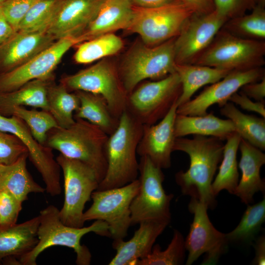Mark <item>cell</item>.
Here are the masks:
<instances>
[{
  "instance_id": "cell-1",
  "label": "cell",
  "mask_w": 265,
  "mask_h": 265,
  "mask_svg": "<svg viewBox=\"0 0 265 265\" xmlns=\"http://www.w3.org/2000/svg\"><path fill=\"white\" fill-rule=\"evenodd\" d=\"M224 146L222 140L212 136L194 135L192 138L175 139L173 151L185 152L190 159L188 169L176 174V182L183 194L196 198L208 209L216 205L212 184L222 159Z\"/></svg>"
},
{
  "instance_id": "cell-2",
  "label": "cell",
  "mask_w": 265,
  "mask_h": 265,
  "mask_svg": "<svg viewBox=\"0 0 265 265\" xmlns=\"http://www.w3.org/2000/svg\"><path fill=\"white\" fill-rule=\"evenodd\" d=\"M39 216L38 242L30 252L21 258L20 265H36V260L39 255L46 249L54 246L73 249L76 254V264L89 265L91 261V254L87 246L81 244V238L91 232L110 237L108 226L103 220H96L87 227H75L64 224L60 219L59 210L52 205L42 210Z\"/></svg>"
},
{
  "instance_id": "cell-3",
  "label": "cell",
  "mask_w": 265,
  "mask_h": 265,
  "mask_svg": "<svg viewBox=\"0 0 265 265\" xmlns=\"http://www.w3.org/2000/svg\"><path fill=\"white\" fill-rule=\"evenodd\" d=\"M108 136L88 121L75 119L68 128L58 127L49 131L45 146L88 165L95 172L100 183L107 169L106 146Z\"/></svg>"
},
{
  "instance_id": "cell-4",
  "label": "cell",
  "mask_w": 265,
  "mask_h": 265,
  "mask_svg": "<svg viewBox=\"0 0 265 265\" xmlns=\"http://www.w3.org/2000/svg\"><path fill=\"white\" fill-rule=\"evenodd\" d=\"M143 130V125L126 109L119 118L116 129L108 136L106 171L97 190L121 187L137 179L139 173L137 148Z\"/></svg>"
},
{
  "instance_id": "cell-5",
  "label": "cell",
  "mask_w": 265,
  "mask_h": 265,
  "mask_svg": "<svg viewBox=\"0 0 265 265\" xmlns=\"http://www.w3.org/2000/svg\"><path fill=\"white\" fill-rule=\"evenodd\" d=\"M175 38L153 46L142 42L130 49L118 68L128 95L144 80H160L175 72Z\"/></svg>"
},
{
  "instance_id": "cell-6",
  "label": "cell",
  "mask_w": 265,
  "mask_h": 265,
  "mask_svg": "<svg viewBox=\"0 0 265 265\" xmlns=\"http://www.w3.org/2000/svg\"><path fill=\"white\" fill-rule=\"evenodd\" d=\"M131 23L126 29L138 34L145 44L153 46L176 37L194 11L181 0L155 8L133 5Z\"/></svg>"
},
{
  "instance_id": "cell-7",
  "label": "cell",
  "mask_w": 265,
  "mask_h": 265,
  "mask_svg": "<svg viewBox=\"0 0 265 265\" xmlns=\"http://www.w3.org/2000/svg\"><path fill=\"white\" fill-rule=\"evenodd\" d=\"M265 41L245 39L222 28L195 64L230 71L262 67L265 63Z\"/></svg>"
},
{
  "instance_id": "cell-8",
  "label": "cell",
  "mask_w": 265,
  "mask_h": 265,
  "mask_svg": "<svg viewBox=\"0 0 265 265\" xmlns=\"http://www.w3.org/2000/svg\"><path fill=\"white\" fill-rule=\"evenodd\" d=\"M181 92L176 72L160 80L141 82L128 95L126 109L143 125H153L167 114Z\"/></svg>"
},
{
  "instance_id": "cell-9",
  "label": "cell",
  "mask_w": 265,
  "mask_h": 265,
  "mask_svg": "<svg viewBox=\"0 0 265 265\" xmlns=\"http://www.w3.org/2000/svg\"><path fill=\"white\" fill-rule=\"evenodd\" d=\"M56 160L64 178V199L59 210L60 219L66 225L83 227L84 207L97 189L99 179L94 170L81 161L60 154Z\"/></svg>"
},
{
  "instance_id": "cell-10",
  "label": "cell",
  "mask_w": 265,
  "mask_h": 265,
  "mask_svg": "<svg viewBox=\"0 0 265 265\" xmlns=\"http://www.w3.org/2000/svg\"><path fill=\"white\" fill-rule=\"evenodd\" d=\"M140 160L139 189L130 207L131 225L149 220L170 223V206L174 195L167 194L163 189L162 169L147 157H141Z\"/></svg>"
},
{
  "instance_id": "cell-11",
  "label": "cell",
  "mask_w": 265,
  "mask_h": 265,
  "mask_svg": "<svg viewBox=\"0 0 265 265\" xmlns=\"http://www.w3.org/2000/svg\"><path fill=\"white\" fill-rule=\"evenodd\" d=\"M60 83L69 91H82L102 96L112 114L120 118L126 110L128 94L118 68L103 59L86 69L63 78Z\"/></svg>"
},
{
  "instance_id": "cell-12",
  "label": "cell",
  "mask_w": 265,
  "mask_h": 265,
  "mask_svg": "<svg viewBox=\"0 0 265 265\" xmlns=\"http://www.w3.org/2000/svg\"><path fill=\"white\" fill-rule=\"evenodd\" d=\"M139 186L137 179L121 187L95 190L91 195L92 205L84 212V221L103 220L113 240L123 239L132 225L130 207Z\"/></svg>"
},
{
  "instance_id": "cell-13",
  "label": "cell",
  "mask_w": 265,
  "mask_h": 265,
  "mask_svg": "<svg viewBox=\"0 0 265 265\" xmlns=\"http://www.w3.org/2000/svg\"><path fill=\"white\" fill-rule=\"evenodd\" d=\"M208 207L197 199L191 197L189 211L194 218L186 239L185 246L188 252L186 265H190L202 254L205 257L201 265H215L227 250L228 240L225 234L217 230L207 214Z\"/></svg>"
},
{
  "instance_id": "cell-14",
  "label": "cell",
  "mask_w": 265,
  "mask_h": 265,
  "mask_svg": "<svg viewBox=\"0 0 265 265\" xmlns=\"http://www.w3.org/2000/svg\"><path fill=\"white\" fill-rule=\"evenodd\" d=\"M80 43L77 37L55 40L23 64L0 75V93L16 90L34 80L53 79V72L69 49Z\"/></svg>"
},
{
  "instance_id": "cell-15",
  "label": "cell",
  "mask_w": 265,
  "mask_h": 265,
  "mask_svg": "<svg viewBox=\"0 0 265 265\" xmlns=\"http://www.w3.org/2000/svg\"><path fill=\"white\" fill-rule=\"evenodd\" d=\"M227 21L215 10L205 15L194 14L175 38L176 64H194Z\"/></svg>"
},
{
  "instance_id": "cell-16",
  "label": "cell",
  "mask_w": 265,
  "mask_h": 265,
  "mask_svg": "<svg viewBox=\"0 0 265 265\" xmlns=\"http://www.w3.org/2000/svg\"><path fill=\"white\" fill-rule=\"evenodd\" d=\"M264 77L265 69L263 67L232 71L220 80L207 87L194 99L178 106L177 114L189 116L205 115L212 106L216 104L222 107L243 85L259 81Z\"/></svg>"
},
{
  "instance_id": "cell-17",
  "label": "cell",
  "mask_w": 265,
  "mask_h": 265,
  "mask_svg": "<svg viewBox=\"0 0 265 265\" xmlns=\"http://www.w3.org/2000/svg\"><path fill=\"white\" fill-rule=\"evenodd\" d=\"M104 0H59L46 32L55 40L78 37L97 16Z\"/></svg>"
},
{
  "instance_id": "cell-18",
  "label": "cell",
  "mask_w": 265,
  "mask_h": 265,
  "mask_svg": "<svg viewBox=\"0 0 265 265\" xmlns=\"http://www.w3.org/2000/svg\"><path fill=\"white\" fill-rule=\"evenodd\" d=\"M177 107L176 103L159 122L143 125L142 135L137 146V155L149 158L161 169L169 168L171 165V155L176 138L175 121Z\"/></svg>"
},
{
  "instance_id": "cell-19",
  "label": "cell",
  "mask_w": 265,
  "mask_h": 265,
  "mask_svg": "<svg viewBox=\"0 0 265 265\" xmlns=\"http://www.w3.org/2000/svg\"><path fill=\"white\" fill-rule=\"evenodd\" d=\"M55 41L46 31H16L0 46V69L2 71L1 74L23 64Z\"/></svg>"
},
{
  "instance_id": "cell-20",
  "label": "cell",
  "mask_w": 265,
  "mask_h": 265,
  "mask_svg": "<svg viewBox=\"0 0 265 265\" xmlns=\"http://www.w3.org/2000/svg\"><path fill=\"white\" fill-rule=\"evenodd\" d=\"M169 223L149 220L140 223L139 227L128 241L114 240L113 248L116 253L109 265H136V262L148 255L154 243Z\"/></svg>"
},
{
  "instance_id": "cell-21",
  "label": "cell",
  "mask_w": 265,
  "mask_h": 265,
  "mask_svg": "<svg viewBox=\"0 0 265 265\" xmlns=\"http://www.w3.org/2000/svg\"><path fill=\"white\" fill-rule=\"evenodd\" d=\"M39 215L23 223L0 226V264L20 265L38 242Z\"/></svg>"
},
{
  "instance_id": "cell-22",
  "label": "cell",
  "mask_w": 265,
  "mask_h": 265,
  "mask_svg": "<svg viewBox=\"0 0 265 265\" xmlns=\"http://www.w3.org/2000/svg\"><path fill=\"white\" fill-rule=\"evenodd\" d=\"M238 149L241 158L238 167L241 177L234 194L246 205L253 202L254 195L259 191L265 193V182L261 178L260 169L265 163L263 151L241 138Z\"/></svg>"
},
{
  "instance_id": "cell-23",
  "label": "cell",
  "mask_w": 265,
  "mask_h": 265,
  "mask_svg": "<svg viewBox=\"0 0 265 265\" xmlns=\"http://www.w3.org/2000/svg\"><path fill=\"white\" fill-rule=\"evenodd\" d=\"M133 8L129 0H104L95 19L77 37L80 43L103 34L126 30L132 18Z\"/></svg>"
},
{
  "instance_id": "cell-24",
  "label": "cell",
  "mask_w": 265,
  "mask_h": 265,
  "mask_svg": "<svg viewBox=\"0 0 265 265\" xmlns=\"http://www.w3.org/2000/svg\"><path fill=\"white\" fill-rule=\"evenodd\" d=\"M235 132L230 119L219 118L212 112L200 116L177 114L175 118L176 138L194 134L215 137L224 141Z\"/></svg>"
},
{
  "instance_id": "cell-25",
  "label": "cell",
  "mask_w": 265,
  "mask_h": 265,
  "mask_svg": "<svg viewBox=\"0 0 265 265\" xmlns=\"http://www.w3.org/2000/svg\"><path fill=\"white\" fill-rule=\"evenodd\" d=\"M231 71L195 64H176L175 72L182 85V92L177 101L178 106L189 101L195 92L202 86L220 80Z\"/></svg>"
},
{
  "instance_id": "cell-26",
  "label": "cell",
  "mask_w": 265,
  "mask_h": 265,
  "mask_svg": "<svg viewBox=\"0 0 265 265\" xmlns=\"http://www.w3.org/2000/svg\"><path fill=\"white\" fill-rule=\"evenodd\" d=\"M53 79L31 80L14 91L0 93V114L15 106H29L49 111L47 93Z\"/></svg>"
},
{
  "instance_id": "cell-27",
  "label": "cell",
  "mask_w": 265,
  "mask_h": 265,
  "mask_svg": "<svg viewBox=\"0 0 265 265\" xmlns=\"http://www.w3.org/2000/svg\"><path fill=\"white\" fill-rule=\"evenodd\" d=\"M80 106L74 119H81L98 126L108 135L116 129L119 119L111 112L106 100L101 95L82 91H75Z\"/></svg>"
},
{
  "instance_id": "cell-28",
  "label": "cell",
  "mask_w": 265,
  "mask_h": 265,
  "mask_svg": "<svg viewBox=\"0 0 265 265\" xmlns=\"http://www.w3.org/2000/svg\"><path fill=\"white\" fill-rule=\"evenodd\" d=\"M28 154L21 157L14 163L4 165L0 171V190H6L22 203L29 194L43 193L45 188L33 179L26 167Z\"/></svg>"
},
{
  "instance_id": "cell-29",
  "label": "cell",
  "mask_w": 265,
  "mask_h": 265,
  "mask_svg": "<svg viewBox=\"0 0 265 265\" xmlns=\"http://www.w3.org/2000/svg\"><path fill=\"white\" fill-rule=\"evenodd\" d=\"M220 113L233 123L241 138L262 151L265 150V118L246 114L231 102L220 109Z\"/></svg>"
},
{
  "instance_id": "cell-30",
  "label": "cell",
  "mask_w": 265,
  "mask_h": 265,
  "mask_svg": "<svg viewBox=\"0 0 265 265\" xmlns=\"http://www.w3.org/2000/svg\"><path fill=\"white\" fill-rule=\"evenodd\" d=\"M241 138L235 132L226 140L219 171L212 184V191L215 196L222 190L234 193L239 181L237 155Z\"/></svg>"
},
{
  "instance_id": "cell-31",
  "label": "cell",
  "mask_w": 265,
  "mask_h": 265,
  "mask_svg": "<svg viewBox=\"0 0 265 265\" xmlns=\"http://www.w3.org/2000/svg\"><path fill=\"white\" fill-rule=\"evenodd\" d=\"M47 98L49 111L61 128H67L75 121V113L80 106V100L75 93H71L62 84L48 86Z\"/></svg>"
},
{
  "instance_id": "cell-32",
  "label": "cell",
  "mask_w": 265,
  "mask_h": 265,
  "mask_svg": "<svg viewBox=\"0 0 265 265\" xmlns=\"http://www.w3.org/2000/svg\"><path fill=\"white\" fill-rule=\"evenodd\" d=\"M74 54L76 63L88 64L114 55L123 47L122 40L113 33L101 35L80 43Z\"/></svg>"
},
{
  "instance_id": "cell-33",
  "label": "cell",
  "mask_w": 265,
  "mask_h": 265,
  "mask_svg": "<svg viewBox=\"0 0 265 265\" xmlns=\"http://www.w3.org/2000/svg\"><path fill=\"white\" fill-rule=\"evenodd\" d=\"M222 28L239 37L264 41L265 7L256 5L250 14H244L227 20Z\"/></svg>"
},
{
  "instance_id": "cell-34",
  "label": "cell",
  "mask_w": 265,
  "mask_h": 265,
  "mask_svg": "<svg viewBox=\"0 0 265 265\" xmlns=\"http://www.w3.org/2000/svg\"><path fill=\"white\" fill-rule=\"evenodd\" d=\"M265 221V198L254 205H248L238 225L226 234L229 242L251 243Z\"/></svg>"
},
{
  "instance_id": "cell-35",
  "label": "cell",
  "mask_w": 265,
  "mask_h": 265,
  "mask_svg": "<svg viewBox=\"0 0 265 265\" xmlns=\"http://www.w3.org/2000/svg\"><path fill=\"white\" fill-rule=\"evenodd\" d=\"M12 115L22 120L28 127L34 138L43 145H45L48 132L59 127L50 112L45 110H29L24 106H15L8 111L6 116Z\"/></svg>"
},
{
  "instance_id": "cell-36",
  "label": "cell",
  "mask_w": 265,
  "mask_h": 265,
  "mask_svg": "<svg viewBox=\"0 0 265 265\" xmlns=\"http://www.w3.org/2000/svg\"><path fill=\"white\" fill-rule=\"evenodd\" d=\"M186 248L182 234L174 230L172 240L165 250L156 244L146 257L138 260L136 265H178L184 261Z\"/></svg>"
},
{
  "instance_id": "cell-37",
  "label": "cell",
  "mask_w": 265,
  "mask_h": 265,
  "mask_svg": "<svg viewBox=\"0 0 265 265\" xmlns=\"http://www.w3.org/2000/svg\"><path fill=\"white\" fill-rule=\"evenodd\" d=\"M59 0H39L29 9L19 24L17 31L25 32L46 31Z\"/></svg>"
},
{
  "instance_id": "cell-38",
  "label": "cell",
  "mask_w": 265,
  "mask_h": 265,
  "mask_svg": "<svg viewBox=\"0 0 265 265\" xmlns=\"http://www.w3.org/2000/svg\"><path fill=\"white\" fill-rule=\"evenodd\" d=\"M27 154V148L17 136L0 131V164H12Z\"/></svg>"
},
{
  "instance_id": "cell-39",
  "label": "cell",
  "mask_w": 265,
  "mask_h": 265,
  "mask_svg": "<svg viewBox=\"0 0 265 265\" xmlns=\"http://www.w3.org/2000/svg\"><path fill=\"white\" fill-rule=\"evenodd\" d=\"M38 0H4L0 3V9L5 19L17 31L21 21Z\"/></svg>"
},
{
  "instance_id": "cell-40",
  "label": "cell",
  "mask_w": 265,
  "mask_h": 265,
  "mask_svg": "<svg viewBox=\"0 0 265 265\" xmlns=\"http://www.w3.org/2000/svg\"><path fill=\"white\" fill-rule=\"evenodd\" d=\"M23 203L6 190H0V226L17 223Z\"/></svg>"
},
{
  "instance_id": "cell-41",
  "label": "cell",
  "mask_w": 265,
  "mask_h": 265,
  "mask_svg": "<svg viewBox=\"0 0 265 265\" xmlns=\"http://www.w3.org/2000/svg\"><path fill=\"white\" fill-rule=\"evenodd\" d=\"M215 11L227 20L245 14L256 5L255 0H213Z\"/></svg>"
},
{
  "instance_id": "cell-42",
  "label": "cell",
  "mask_w": 265,
  "mask_h": 265,
  "mask_svg": "<svg viewBox=\"0 0 265 265\" xmlns=\"http://www.w3.org/2000/svg\"><path fill=\"white\" fill-rule=\"evenodd\" d=\"M229 101L239 106L244 110L256 112L265 118V101H252L250 98L240 91L239 93L236 92L232 95Z\"/></svg>"
},
{
  "instance_id": "cell-43",
  "label": "cell",
  "mask_w": 265,
  "mask_h": 265,
  "mask_svg": "<svg viewBox=\"0 0 265 265\" xmlns=\"http://www.w3.org/2000/svg\"><path fill=\"white\" fill-rule=\"evenodd\" d=\"M240 92L256 101L264 102L265 97V77L258 81L249 82L243 85Z\"/></svg>"
},
{
  "instance_id": "cell-44",
  "label": "cell",
  "mask_w": 265,
  "mask_h": 265,
  "mask_svg": "<svg viewBox=\"0 0 265 265\" xmlns=\"http://www.w3.org/2000/svg\"><path fill=\"white\" fill-rule=\"evenodd\" d=\"M198 15L210 13L215 10L213 0H181Z\"/></svg>"
},
{
  "instance_id": "cell-45",
  "label": "cell",
  "mask_w": 265,
  "mask_h": 265,
  "mask_svg": "<svg viewBox=\"0 0 265 265\" xmlns=\"http://www.w3.org/2000/svg\"><path fill=\"white\" fill-rule=\"evenodd\" d=\"M255 240L254 247L255 251V256L252 265H265V237L261 236Z\"/></svg>"
},
{
  "instance_id": "cell-46",
  "label": "cell",
  "mask_w": 265,
  "mask_h": 265,
  "mask_svg": "<svg viewBox=\"0 0 265 265\" xmlns=\"http://www.w3.org/2000/svg\"><path fill=\"white\" fill-rule=\"evenodd\" d=\"M16 31L5 19L1 11L0 14V46L7 40Z\"/></svg>"
},
{
  "instance_id": "cell-47",
  "label": "cell",
  "mask_w": 265,
  "mask_h": 265,
  "mask_svg": "<svg viewBox=\"0 0 265 265\" xmlns=\"http://www.w3.org/2000/svg\"><path fill=\"white\" fill-rule=\"evenodd\" d=\"M133 5L143 8H155L175 0H129Z\"/></svg>"
},
{
  "instance_id": "cell-48",
  "label": "cell",
  "mask_w": 265,
  "mask_h": 265,
  "mask_svg": "<svg viewBox=\"0 0 265 265\" xmlns=\"http://www.w3.org/2000/svg\"><path fill=\"white\" fill-rule=\"evenodd\" d=\"M256 5L265 6V0H255Z\"/></svg>"
},
{
  "instance_id": "cell-49",
  "label": "cell",
  "mask_w": 265,
  "mask_h": 265,
  "mask_svg": "<svg viewBox=\"0 0 265 265\" xmlns=\"http://www.w3.org/2000/svg\"><path fill=\"white\" fill-rule=\"evenodd\" d=\"M5 165H2V164H0V171L3 168V166H4Z\"/></svg>"
},
{
  "instance_id": "cell-50",
  "label": "cell",
  "mask_w": 265,
  "mask_h": 265,
  "mask_svg": "<svg viewBox=\"0 0 265 265\" xmlns=\"http://www.w3.org/2000/svg\"><path fill=\"white\" fill-rule=\"evenodd\" d=\"M4 0H0V3H1V2H2L3 1H4Z\"/></svg>"
},
{
  "instance_id": "cell-51",
  "label": "cell",
  "mask_w": 265,
  "mask_h": 265,
  "mask_svg": "<svg viewBox=\"0 0 265 265\" xmlns=\"http://www.w3.org/2000/svg\"><path fill=\"white\" fill-rule=\"evenodd\" d=\"M0 13H1V10H0Z\"/></svg>"
}]
</instances>
